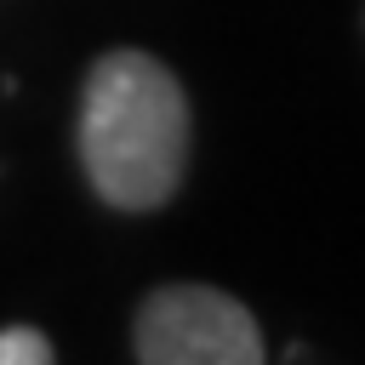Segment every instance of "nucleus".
Here are the masks:
<instances>
[{
	"mask_svg": "<svg viewBox=\"0 0 365 365\" xmlns=\"http://www.w3.org/2000/svg\"><path fill=\"white\" fill-rule=\"evenodd\" d=\"M80 165L114 211H154L188 171V97L148 51H103L80 91Z\"/></svg>",
	"mask_w": 365,
	"mask_h": 365,
	"instance_id": "obj_1",
	"label": "nucleus"
},
{
	"mask_svg": "<svg viewBox=\"0 0 365 365\" xmlns=\"http://www.w3.org/2000/svg\"><path fill=\"white\" fill-rule=\"evenodd\" d=\"M131 348L143 365H257L262 331L251 308L217 285H160L137 308Z\"/></svg>",
	"mask_w": 365,
	"mask_h": 365,
	"instance_id": "obj_2",
	"label": "nucleus"
},
{
	"mask_svg": "<svg viewBox=\"0 0 365 365\" xmlns=\"http://www.w3.org/2000/svg\"><path fill=\"white\" fill-rule=\"evenodd\" d=\"M0 365H51V342L34 325H11L0 331Z\"/></svg>",
	"mask_w": 365,
	"mask_h": 365,
	"instance_id": "obj_3",
	"label": "nucleus"
}]
</instances>
